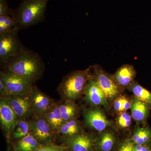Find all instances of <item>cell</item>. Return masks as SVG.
<instances>
[{"instance_id":"4316f807","label":"cell","mask_w":151,"mask_h":151,"mask_svg":"<svg viewBox=\"0 0 151 151\" xmlns=\"http://www.w3.org/2000/svg\"><path fill=\"white\" fill-rule=\"evenodd\" d=\"M12 10L9 8L6 0H0V16H12Z\"/></svg>"},{"instance_id":"d6a6232c","label":"cell","mask_w":151,"mask_h":151,"mask_svg":"<svg viewBox=\"0 0 151 151\" xmlns=\"http://www.w3.org/2000/svg\"><path fill=\"white\" fill-rule=\"evenodd\" d=\"M150 151H151V150H150Z\"/></svg>"},{"instance_id":"484cf974","label":"cell","mask_w":151,"mask_h":151,"mask_svg":"<svg viewBox=\"0 0 151 151\" xmlns=\"http://www.w3.org/2000/svg\"><path fill=\"white\" fill-rule=\"evenodd\" d=\"M67 148L68 147L64 146L47 145L40 147L35 151H65Z\"/></svg>"},{"instance_id":"d6986e66","label":"cell","mask_w":151,"mask_h":151,"mask_svg":"<svg viewBox=\"0 0 151 151\" xmlns=\"http://www.w3.org/2000/svg\"><path fill=\"white\" fill-rule=\"evenodd\" d=\"M37 139L29 133L21 139L17 145V149L19 151H33L37 150Z\"/></svg>"},{"instance_id":"f1b7e54d","label":"cell","mask_w":151,"mask_h":151,"mask_svg":"<svg viewBox=\"0 0 151 151\" xmlns=\"http://www.w3.org/2000/svg\"><path fill=\"white\" fill-rule=\"evenodd\" d=\"M125 97L124 96L120 97L117 98L114 103V107L115 110L118 112H121L122 105H123V103Z\"/></svg>"},{"instance_id":"8992f818","label":"cell","mask_w":151,"mask_h":151,"mask_svg":"<svg viewBox=\"0 0 151 151\" xmlns=\"http://www.w3.org/2000/svg\"><path fill=\"white\" fill-rule=\"evenodd\" d=\"M3 99L8 103L19 119H25L34 114L30 94L26 95H9Z\"/></svg>"},{"instance_id":"ba28073f","label":"cell","mask_w":151,"mask_h":151,"mask_svg":"<svg viewBox=\"0 0 151 151\" xmlns=\"http://www.w3.org/2000/svg\"><path fill=\"white\" fill-rule=\"evenodd\" d=\"M84 91L85 98L90 104L95 106L101 105L105 108H108L107 98L95 77H92L89 80Z\"/></svg>"},{"instance_id":"277c9868","label":"cell","mask_w":151,"mask_h":151,"mask_svg":"<svg viewBox=\"0 0 151 151\" xmlns=\"http://www.w3.org/2000/svg\"><path fill=\"white\" fill-rule=\"evenodd\" d=\"M18 28L0 34V62L2 65L16 56L25 47L18 35Z\"/></svg>"},{"instance_id":"603a6c76","label":"cell","mask_w":151,"mask_h":151,"mask_svg":"<svg viewBox=\"0 0 151 151\" xmlns=\"http://www.w3.org/2000/svg\"><path fill=\"white\" fill-rule=\"evenodd\" d=\"M16 22L11 15L0 16V34L7 32L16 27Z\"/></svg>"},{"instance_id":"1f68e13d","label":"cell","mask_w":151,"mask_h":151,"mask_svg":"<svg viewBox=\"0 0 151 151\" xmlns=\"http://www.w3.org/2000/svg\"><path fill=\"white\" fill-rule=\"evenodd\" d=\"M134 151H150V150L145 146L136 144L134 147Z\"/></svg>"},{"instance_id":"cb8c5ba5","label":"cell","mask_w":151,"mask_h":151,"mask_svg":"<svg viewBox=\"0 0 151 151\" xmlns=\"http://www.w3.org/2000/svg\"><path fill=\"white\" fill-rule=\"evenodd\" d=\"M115 142V137L111 132H105L101 137L99 143L100 148L102 151H110Z\"/></svg>"},{"instance_id":"52a82bcc","label":"cell","mask_w":151,"mask_h":151,"mask_svg":"<svg viewBox=\"0 0 151 151\" xmlns=\"http://www.w3.org/2000/svg\"><path fill=\"white\" fill-rule=\"evenodd\" d=\"M95 77L107 99H113L119 92V86L113 79L98 65L94 66Z\"/></svg>"},{"instance_id":"ac0fdd59","label":"cell","mask_w":151,"mask_h":151,"mask_svg":"<svg viewBox=\"0 0 151 151\" xmlns=\"http://www.w3.org/2000/svg\"><path fill=\"white\" fill-rule=\"evenodd\" d=\"M12 131L14 137L21 139L29 134L31 131V122L27 121L25 119H19Z\"/></svg>"},{"instance_id":"7c38bea8","label":"cell","mask_w":151,"mask_h":151,"mask_svg":"<svg viewBox=\"0 0 151 151\" xmlns=\"http://www.w3.org/2000/svg\"><path fill=\"white\" fill-rule=\"evenodd\" d=\"M18 119L10 105L2 98L0 102V120L3 128L9 134Z\"/></svg>"},{"instance_id":"2e32d148","label":"cell","mask_w":151,"mask_h":151,"mask_svg":"<svg viewBox=\"0 0 151 151\" xmlns=\"http://www.w3.org/2000/svg\"><path fill=\"white\" fill-rule=\"evenodd\" d=\"M53 130H58L64 122L60 111L59 105L53 104L43 115Z\"/></svg>"},{"instance_id":"7a4b0ae2","label":"cell","mask_w":151,"mask_h":151,"mask_svg":"<svg viewBox=\"0 0 151 151\" xmlns=\"http://www.w3.org/2000/svg\"><path fill=\"white\" fill-rule=\"evenodd\" d=\"M49 0H24L18 8L12 10L17 27L21 30L43 20L47 5Z\"/></svg>"},{"instance_id":"e0dca14e","label":"cell","mask_w":151,"mask_h":151,"mask_svg":"<svg viewBox=\"0 0 151 151\" xmlns=\"http://www.w3.org/2000/svg\"><path fill=\"white\" fill-rule=\"evenodd\" d=\"M138 100L148 104H151V92L139 83L133 81L128 86Z\"/></svg>"},{"instance_id":"836d02e7","label":"cell","mask_w":151,"mask_h":151,"mask_svg":"<svg viewBox=\"0 0 151 151\" xmlns=\"http://www.w3.org/2000/svg\"></svg>"},{"instance_id":"4dcf8cb0","label":"cell","mask_w":151,"mask_h":151,"mask_svg":"<svg viewBox=\"0 0 151 151\" xmlns=\"http://www.w3.org/2000/svg\"><path fill=\"white\" fill-rule=\"evenodd\" d=\"M131 104L132 103H130L129 101L126 97H125L123 105H122L121 112H124L131 108Z\"/></svg>"},{"instance_id":"5b68a950","label":"cell","mask_w":151,"mask_h":151,"mask_svg":"<svg viewBox=\"0 0 151 151\" xmlns=\"http://www.w3.org/2000/svg\"><path fill=\"white\" fill-rule=\"evenodd\" d=\"M0 78L5 85L9 96L29 95L35 87L32 82L7 70H1Z\"/></svg>"},{"instance_id":"6da1fadb","label":"cell","mask_w":151,"mask_h":151,"mask_svg":"<svg viewBox=\"0 0 151 151\" xmlns=\"http://www.w3.org/2000/svg\"><path fill=\"white\" fill-rule=\"evenodd\" d=\"M4 70L35 82L42 74L44 63L40 55L26 47L2 65Z\"/></svg>"},{"instance_id":"9a60e30c","label":"cell","mask_w":151,"mask_h":151,"mask_svg":"<svg viewBox=\"0 0 151 151\" xmlns=\"http://www.w3.org/2000/svg\"><path fill=\"white\" fill-rule=\"evenodd\" d=\"M131 103V113L133 119L137 122L145 121L148 114L150 104L136 98L133 99Z\"/></svg>"},{"instance_id":"83f0119b","label":"cell","mask_w":151,"mask_h":151,"mask_svg":"<svg viewBox=\"0 0 151 151\" xmlns=\"http://www.w3.org/2000/svg\"><path fill=\"white\" fill-rule=\"evenodd\" d=\"M134 145L132 142L126 141L121 145L119 151H134Z\"/></svg>"},{"instance_id":"4fadbf2b","label":"cell","mask_w":151,"mask_h":151,"mask_svg":"<svg viewBox=\"0 0 151 151\" xmlns=\"http://www.w3.org/2000/svg\"><path fill=\"white\" fill-rule=\"evenodd\" d=\"M136 72L132 65L125 64L122 65L113 76V79L118 86H129L134 80Z\"/></svg>"},{"instance_id":"f546056e","label":"cell","mask_w":151,"mask_h":151,"mask_svg":"<svg viewBox=\"0 0 151 151\" xmlns=\"http://www.w3.org/2000/svg\"><path fill=\"white\" fill-rule=\"evenodd\" d=\"M0 92L2 97H5L9 96L5 85L1 79L0 78Z\"/></svg>"},{"instance_id":"5bb4252c","label":"cell","mask_w":151,"mask_h":151,"mask_svg":"<svg viewBox=\"0 0 151 151\" xmlns=\"http://www.w3.org/2000/svg\"><path fill=\"white\" fill-rule=\"evenodd\" d=\"M67 144L72 151H90L92 140L88 135L77 134L69 137Z\"/></svg>"},{"instance_id":"7402d4cb","label":"cell","mask_w":151,"mask_h":151,"mask_svg":"<svg viewBox=\"0 0 151 151\" xmlns=\"http://www.w3.org/2000/svg\"><path fill=\"white\" fill-rule=\"evenodd\" d=\"M151 138V130L148 128L137 127L133 136V141L137 145L147 144Z\"/></svg>"},{"instance_id":"d4e9b609","label":"cell","mask_w":151,"mask_h":151,"mask_svg":"<svg viewBox=\"0 0 151 151\" xmlns=\"http://www.w3.org/2000/svg\"><path fill=\"white\" fill-rule=\"evenodd\" d=\"M131 116L126 112H123L118 117V123L122 128H128L131 125Z\"/></svg>"},{"instance_id":"30bf717a","label":"cell","mask_w":151,"mask_h":151,"mask_svg":"<svg viewBox=\"0 0 151 151\" xmlns=\"http://www.w3.org/2000/svg\"><path fill=\"white\" fill-rule=\"evenodd\" d=\"M52 129L43 116L35 115L31 122V131L37 139L45 141L52 136Z\"/></svg>"},{"instance_id":"8fae6325","label":"cell","mask_w":151,"mask_h":151,"mask_svg":"<svg viewBox=\"0 0 151 151\" xmlns=\"http://www.w3.org/2000/svg\"><path fill=\"white\" fill-rule=\"evenodd\" d=\"M84 118L86 124L98 132L104 131L111 125L110 121L107 119L105 114L98 108L86 111L84 114Z\"/></svg>"},{"instance_id":"ffe728a7","label":"cell","mask_w":151,"mask_h":151,"mask_svg":"<svg viewBox=\"0 0 151 151\" xmlns=\"http://www.w3.org/2000/svg\"><path fill=\"white\" fill-rule=\"evenodd\" d=\"M80 129V125L77 121L73 119L64 122L58 131L62 134L70 137L78 134Z\"/></svg>"},{"instance_id":"3957f363","label":"cell","mask_w":151,"mask_h":151,"mask_svg":"<svg viewBox=\"0 0 151 151\" xmlns=\"http://www.w3.org/2000/svg\"><path fill=\"white\" fill-rule=\"evenodd\" d=\"M91 67L84 70H77L68 74L63 78L59 86L60 92L66 100L78 98L85 91L88 81L93 76Z\"/></svg>"},{"instance_id":"9c48e42d","label":"cell","mask_w":151,"mask_h":151,"mask_svg":"<svg viewBox=\"0 0 151 151\" xmlns=\"http://www.w3.org/2000/svg\"><path fill=\"white\" fill-rule=\"evenodd\" d=\"M34 114L43 116L53 105L52 100L34 87L30 94Z\"/></svg>"},{"instance_id":"44dd1931","label":"cell","mask_w":151,"mask_h":151,"mask_svg":"<svg viewBox=\"0 0 151 151\" xmlns=\"http://www.w3.org/2000/svg\"><path fill=\"white\" fill-rule=\"evenodd\" d=\"M59 108L61 117L64 122L74 119L76 115V107L71 100H68L59 105Z\"/></svg>"}]
</instances>
